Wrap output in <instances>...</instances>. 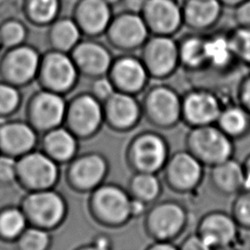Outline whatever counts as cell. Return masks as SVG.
Segmentation results:
<instances>
[{"mask_svg": "<svg viewBox=\"0 0 250 250\" xmlns=\"http://www.w3.org/2000/svg\"><path fill=\"white\" fill-rule=\"evenodd\" d=\"M131 200L127 188L113 183H104L89 193L88 211L99 225L117 229L132 220Z\"/></svg>", "mask_w": 250, "mask_h": 250, "instance_id": "6da1fadb", "label": "cell"}, {"mask_svg": "<svg viewBox=\"0 0 250 250\" xmlns=\"http://www.w3.org/2000/svg\"><path fill=\"white\" fill-rule=\"evenodd\" d=\"M186 149L204 166L212 167L233 157V140L216 124L190 127L186 136Z\"/></svg>", "mask_w": 250, "mask_h": 250, "instance_id": "7a4b0ae2", "label": "cell"}, {"mask_svg": "<svg viewBox=\"0 0 250 250\" xmlns=\"http://www.w3.org/2000/svg\"><path fill=\"white\" fill-rule=\"evenodd\" d=\"M170 154L166 138L158 132L146 130L130 140L125 156L133 172L158 174L164 168Z\"/></svg>", "mask_w": 250, "mask_h": 250, "instance_id": "3957f363", "label": "cell"}, {"mask_svg": "<svg viewBox=\"0 0 250 250\" xmlns=\"http://www.w3.org/2000/svg\"><path fill=\"white\" fill-rule=\"evenodd\" d=\"M143 218L145 231L152 240L174 241L186 229L188 212L182 202L167 199L149 205Z\"/></svg>", "mask_w": 250, "mask_h": 250, "instance_id": "277c9868", "label": "cell"}, {"mask_svg": "<svg viewBox=\"0 0 250 250\" xmlns=\"http://www.w3.org/2000/svg\"><path fill=\"white\" fill-rule=\"evenodd\" d=\"M141 104L143 116L156 128L170 129L182 121V97L170 86H152Z\"/></svg>", "mask_w": 250, "mask_h": 250, "instance_id": "5b68a950", "label": "cell"}, {"mask_svg": "<svg viewBox=\"0 0 250 250\" xmlns=\"http://www.w3.org/2000/svg\"><path fill=\"white\" fill-rule=\"evenodd\" d=\"M64 124L79 140L93 138L104 124L103 103L90 92L74 96L67 103Z\"/></svg>", "mask_w": 250, "mask_h": 250, "instance_id": "8992f818", "label": "cell"}, {"mask_svg": "<svg viewBox=\"0 0 250 250\" xmlns=\"http://www.w3.org/2000/svg\"><path fill=\"white\" fill-rule=\"evenodd\" d=\"M108 171L109 163L103 153L83 152L67 163L66 182L76 192L90 193L104 183Z\"/></svg>", "mask_w": 250, "mask_h": 250, "instance_id": "52a82bcc", "label": "cell"}, {"mask_svg": "<svg viewBox=\"0 0 250 250\" xmlns=\"http://www.w3.org/2000/svg\"><path fill=\"white\" fill-rule=\"evenodd\" d=\"M23 212L36 226L54 229L61 226L67 216V202L62 193L53 188L35 190L23 201Z\"/></svg>", "mask_w": 250, "mask_h": 250, "instance_id": "ba28073f", "label": "cell"}, {"mask_svg": "<svg viewBox=\"0 0 250 250\" xmlns=\"http://www.w3.org/2000/svg\"><path fill=\"white\" fill-rule=\"evenodd\" d=\"M204 165L187 149L170 154L164 168L163 180L167 187L179 193L190 192L201 184Z\"/></svg>", "mask_w": 250, "mask_h": 250, "instance_id": "9c48e42d", "label": "cell"}, {"mask_svg": "<svg viewBox=\"0 0 250 250\" xmlns=\"http://www.w3.org/2000/svg\"><path fill=\"white\" fill-rule=\"evenodd\" d=\"M142 48L141 59L152 78H167L180 64L179 43L170 35H153Z\"/></svg>", "mask_w": 250, "mask_h": 250, "instance_id": "30bf717a", "label": "cell"}, {"mask_svg": "<svg viewBox=\"0 0 250 250\" xmlns=\"http://www.w3.org/2000/svg\"><path fill=\"white\" fill-rule=\"evenodd\" d=\"M149 33L141 14L124 11L113 16L104 34L112 47L130 52L142 48L149 38Z\"/></svg>", "mask_w": 250, "mask_h": 250, "instance_id": "8fae6325", "label": "cell"}, {"mask_svg": "<svg viewBox=\"0 0 250 250\" xmlns=\"http://www.w3.org/2000/svg\"><path fill=\"white\" fill-rule=\"evenodd\" d=\"M17 172L26 187L35 190L53 188L60 179L59 163L45 152H27L17 162Z\"/></svg>", "mask_w": 250, "mask_h": 250, "instance_id": "7c38bea8", "label": "cell"}, {"mask_svg": "<svg viewBox=\"0 0 250 250\" xmlns=\"http://www.w3.org/2000/svg\"><path fill=\"white\" fill-rule=\"evenodd\" d=\"M104 124L115 132L125 133L138 126L143 117L142 104L136 95L115 91L103 103Z\"/></svg>", "mask_w": 250, "mask_h": 250, "instance_id": "4fadbf2b", "label": "cell"}, {"mask_svg": "<svg viewBox=\"0 0 250 250\" xmlns=\"http://www.w3.org/2000/svg\"><path fill=\"white\" fill-rule=\"evenodd\" d=\"M223 106L212 91L191 90L182 97V121L190 127L216 124Z\"/></svg>", "mask_w": 250, "mask_h": 250, "instance_id": "5bb4252c", "label": "cell"}, {"mask_svg": "<svg viewBox=\"0 0 250 250\" xmlns=\"http://www.w3.org/2000/svg\"><path fill=\"white\" fill-rule=\"evenodd\" d=\"M70 56L80 75L92 79L107 75L114 60L108 48L94 39L81 40Z\"/></svg>", "mask_w": 250, "mask_h": 250, "instance_id": "9a60e30c", "label": "cell"}, {"mask_svg": "<svg viewBox=\"0 0 250 250\" xmlns=\"http://www.w3.org/2000/svg\"><path fill=\"white\" fill-rule=\"evenodd\" d=\"M239 226L230 213L210 211L199 220L196 232L215 250L230 246L239 233Z\"/></svg>", "mask_w": 250, "mask_h": 250, "instance_id": "2e32d148", "label": "cell"}, {"mask_svg": "<svg viewBox=\"0 0 250 250\" xmlns=\"http://www.w3.org/2000/svg\"><path fill=\"white\" fill-rule=\"evenodd\" d=\"M141 15L154 35L172 36L184 24L183 9L177 0H147Z\"/></svg>", "mask_w": 250, "mask_h": 250, "instance_id": "e0dca14e", "label": "cell"}, {"mask_svg": "<svg viewBox=\"0 0 250 250\" xmlns=\"http://www.w3.org/2000/svg\"><path fill=\"white\" fill-rule=\"evenodd\" d=\"M42 74L49 90L62 95L75 87L80 75L71 56L57 50L46 56Z\"/></svg>", "mask_w": 250, "mask_h": 250, "instance_id": "ac0fdd59", "label": "cell"}, {"mask_svg": "<svg viewBox=\"0 0 250 250\" xmlns=\"http://www.w3.org/2000/svg\"><path fill=\"white\" fill-rule=\"evenodd\" d=\"M107 75L117 91L133 95L143 92L150 78L142 59L132 55L113 60Z\"/></svg>", "mask_w": 250, "mask_h": 250, "instance_id": "d6986e66", "label": "cell"}, {"mask_svg": "<svg viewBox=\"0 0 250 250\" xmlns=\"http://www.w3.org/2000/svg\"><path fill=\"white\" fill-rule=\"evenodd\" d=\"M66 107L67 102L62 94L43 91L31 103L30 118L34 126L47 132L64 123Z\"/></svg>", "mask_w": 250, "mask_h": 250, "instance_id": "ffe728a7", "label": "cell"}, {"mask_svg": "<svg viewBox=\"0 0 250 250\" xmlns=\"http://www.w3.org/2000/svg\"><path fill=\"white\" fill-rule=\"evenodd\" d=\"M111 7L104 0H79L73 20L83 34L97 37L105 33L113 18Z\"/></svg>", "mask_w": 250, "mask_h": 250, "instance_id": "44dd1931", "label": "cell"}, {"mask_svg": "<svg viewBox=\"0 0 250 250\" xmlns=\"http://www.w3.org/2000/svg\"><path fill=\"white\" fill-rule=\"evenodd\" d=\"M209 181L223 195H235L243 190L244 169L242 162L230 157L210 167Z\"/></svg>", "mask_w": 250, "mask_h": 250, "instance_id": "7402d4cb", "label": "cell"}, {"mask_svg": "<svg viewBox=\"0 0 250 250\" xmlns=\"http://www.w3.org/2000/svg\"><path fill=\"white\" fill-rule=\"evenodd\" d=\"M42 144L45 153L59 164L68 163L78 154L79 139L65 126L47 131Z\"/></svg>", "mask_w": 250, "mask_h": 250, "instance_id": "603a6c76", "label": "cell"}, {"mask_svg": "<svg viewBox=\"0 0 250 250\" xmlns=\"http://www.w3.org/2000/svg\"><path fill=\"white\" fill-rule=\"evenodd\" d=\"M34 129L22 122H12L0 127V147L9 155H21L29 152L36 145Z\"/></svg>", "mask_w": 250, "mask_h": 250, "instance_id": "cb8c5ba5", "label": "cell"}, {"mask_svg": "<svg viewBox=\"0 0 250 250\" xmlns=\"http://www.w3.org/2000/svg\"><path fill=\"white\" fill-rule=\"evenodd\" d=\"M223 7L219 0H186L182 6L184 23L194 30L208 29L219 21Z\"/></svg>", "mask_w": 250, "mask_h": 250, "instance_id": "d4e9b609", "label": "cell"}, {"mask_svg": "<svg viewBox=\"0 0 250 250\" xmlns=\"http://www.w3.org/2000/svg\"><path fill=\"white\" fill-rule=\"evenodd\" d=\"M39 56L30 47H19L9 56L7 71L16 83H25L31 80L39 68Z\"/></svg>", "mask_w": 250, "mask_h": 250, "instance_id": "484cf974", "label": "cell"}, {"mask_svg": "<svg viewBox=\"0 0 250 250\" xmlns=\"http://www.w3.org/2000/svg\"><path fill=\"white\" fill-rule=\"evenodd\" d=\"M216 125L233 141L250 133V112L240 104L224 105Z\"/></svg>", "mask_w": 250, "mask_h": 250, "instance_id": "4316f807", "label": "cell"}, {"mask_svg": "<svg viewBox=\"0 0 250 250\" xmlns=\"http://www.w3.org/2000/svg\"><path fill=\"white\" fill-rule=\"evenodd\" d=\"M126 188L132 198L151 205L160 197L163 186L155 173L134 172L128 181Z\"/></svg>", "mask_w": 250, "mask_h": 250, "instance_id": "83f0119b", "label": "cell"}, {"mask_svg": "<svg viewBox=\"0 0 250 250\" xmlns=\"http://www.w3.org/2000/svg\"><path fill=\"white\" fill-rule=\"evenodd\" d=\"M206 65L216 69L229 68L233 61H236L229 34H216L205 37Z\"/></svg>", "mask_w": 250, "mask_h": 250, "instance_id": "f1b7e54d", "label": "cell"}, {"mask_svg": "<svg viewBox=\"0 0 250 250\" xmlns=\"http://www.w3.org/2000/svg\"><path fill=\"white\" fill-rule=\"evenodd\" d=\"M82 31L73 19L59 20L51 30V39L57 51L68 53L82 40Z\"/></svg>", "mask_w": 250, "mask_h": 250, "instance_id": "f546056e", "label": "cell"}, {"mask_svg": "<svg viewBox=\"0 0 250 250\" xmlns=\"http://www.w3.org/2000/svg\"><path fill=\"white\" fill-rule=\"evenodd\" d=\"M205 37L189 35L179 43L180 63L188 69H198L206 65Z\"/></svg>", "mask_w": 250, "mask_h": 250, "instance_id": "4dcf8cb0", "label": "cell"}, {"mask_svg": "<svg viewBox=\"0 0 250 250\" xmlns=\"http://www.w3.org/2000/svg\"><path fill=\"white\" fill-rule=\"evenodd\" d=\"M25 213L17 208H9L0 213V233L8 239L20 236L26 229Z\"/></svg>", "mask_w": 250, "mask_h": 250, "instance_id": "1f68e13d", "label": "cell"}, {"mask_svg": "<svg viewBox=\"0 0 250 250\" xmlns=\"http://www.w3.org/2000/svg\"><path fill=\"white\" fill-rule=\"evenodd\" d=\"M51 244V235L48 229L32 227L25 229L20 235L19 245L21 250H48Z\"/></svg>", "mask_w": 250, "mask_h": 250, "instance_id": "d6a6232c", "label": "cell"}, {"mask_svg": "<svg viewBox=\"0 0 250 250\" xmlns=\"http://www.w3.org/2000/svg\"><path fill=\"white\" fill-rule=\"evenodd\" d=\"M234 196L230 214L239 228L250 230V189H243Z\"/></svg>", "mask_w": 250, "mask_h": 250, "instance_id": "836d02e7", "label": "cell"}, {"mask_svg": "<svg viewBox=\"0 0 250 250\" xmlns=\"http://www.w3.org/2000/svg\"><path fill=\"white\" fill-rule=\"evenodd\" d=\"M229 38L236 61L250 67V28L236 27Z\"/></svg>", "mask_w": 250, "mask_h": 250, "instance_id": "e575fe53", "label": "cell"}, {"mask_svg": "<svg viewBox=\"0 0 250 250\" xmlns=\"http://www.w3.org/2000/svg\"><path fill=\"white\" fill-rule=\"evenodd\" d=\"M60 0H31L30 12L35 21L46 23L53 21L60 12Z\"/></svg>", "mask_w": 250, "mask_h": 250, "instance_id": "d590c367", "label": "cell"}, {"mask_svg": "<svg viewBox=\"0 0 250 250\" xmlns=\"http://www.w3.org/2000/svg\"><path fill=\"white\" fill-rule=\"evenodd\" d=\"M20 104V93L12 85L0 84V114L14 111Z\"/></svg>", "mask_w": 250, "mask_h": 250, "instance_id": "8d00e7d4", "label": "cell"}, {"mask_svg": "<svg viewBox=\"0 0 250 250\" xmlns=\"http://www.w3.org/2000/svg\"><path fill=\"white\" fill-rule=\"evenodd\" d=\"M0 37L7 46L19 45L25 38V28L18 21L7 22L1 30Z\"/></svg>", "mask_w": 250, "mask_h": 250, "instance_id": "74e56055", "label": "cell"}, {"mask_svg": "<svg viewBox=\"0 0 250 250\" xmlns=\"http://www.w3.org/2000/svg\"><path fill=\"white\" fill-rule=\"evenodd\" d=\"M116 90L114 84L112 83L111 79L108 75L97 77L93 79V82L91 84L90 93L97 98L99 101L104 103L106 101Z\"/></svg>", "mask_w": 250, "mask_h": 250, "instance_id": "f35d334b", "label": "cell"}, {"mask_svg": "<svg viewBox=\"0 0 250 250\" xmlns=\"http://www.w3.org/2000/svg\"><path fill=\"white\" fill-rule=\"evenodd\" d=\"M179 250H215L196 231L188 234L181 244Z\"/></svg>", "mask_w": 250, "mask_h": 250, "instance_id": "ab89813d", "label": "cell"}, {"mask_svg": "<svg viewBox=\"0 0 250 250\" xmlns=\"http://www.w3.org/2000/svg\"><path fill=\"white\" fill-rule=\"evenodd\" d=\"M17 175V161L12 155L0 156V180L10 182L14 180Z\"/></svg>", "mask_w": 250, "mask_h": 250, "instance_id": "60d3db41", "label": "cell"}, {"mask_svg": "<svg viewBox=\"0 0 250 250\" xmlns=\"http://www.w3.org/2000/svg\"><path fill=\"white\" fill-rule=\"evenodd\" d=\"M233 20L237 27L250 28V0H245L233 8Z\"/></svg>", "mask_w": 250, "mask_h": 250, "instance_id": "b9f144b4", "label": "cell"}, {"mask_svg": "<svg viewBox=\"0 0 250 250\" xmlns=\"http://www.w3.org/2000/svg\"><path fill=\"white\" fill-rule=\"evenodd\" d=\"M74 250H112V243L107 235L99 234L90 242L82 244Z\"/></svg>", "mask_w": 250, "mask_h": 250, "instance_id": "7bdbcfd3", "label": "cell"}, {"mask_svg": "<svg viewBox=\"0 0 250 250\" xmlns=\"http://www.w3.org/2000/svg\"><path fill=\"white\" fill-rule=\"evenodd\" d=\"M238 104L250 112V74L247 75L238 87Z\"/></svg>", "mask_w": 250, "mask_h": 250, "instance_id": "ee69618b", "label": "cell"}, {"mask_svg": "<svg viewBox=\"0 0 250 250\" xmlns=\"http://www.w3.org/2000/svg\"><path fill=\"white\" fill-rule=\"evenodd\" d=\"M147 0H121L124 10L131 13L142 14Z\"/></svg>", "mask_w": 250, "mask_h": 250, "instance_id": "f6af8a7d", "label": "cell"}, {"mask_svg": "<svg viewBox=\"0 0 250 250\" xmlns=\"http://www.w3.org/2000/svg\"><path fill=\"white\" fill-rule=\"evenodd\" d=\"M149 205L146 204L145 202L132 198L131 200V216L132 219L135 218H141L144 217V215L146 214V210L148 209Z\"/></svg>", "mask_w": 250, "mask_h": 250, "instance_id": "bcb514c9", "label": "cell"}, {"mask_svg": "<svg viewBox=\"0 0 250 250\" xmlns=\"http://www.w3.org/2000/svg\"><path fill=\"white\" fill-rule=\"evenodd\" d=\"M145 250H179V246L175 245L173 241L153 240Z\"/></svg>", "mask_w": 250, "mask_h": 250, "instance_id": "7dc6e473", "label": "cell"}, {"mask_svg": "<svg viewBox=\"0 0 250 250\" xmlns=\"http://www.w3.org/2000/svg\"><path fill=\"white\" fill-rule=\"evenodd\" d=\"M244 169V186L243 189H250V153L242 162Z\"/></svg>", "mask_w": 250, "mask_h": 250, "instance_id": "c3c4849f", "label": "cell"}, {"mask_svg": "<svg viewBox=\"0 0 250 250\" xmlns=\"http://www.w3.org/2000/svg\"><path fill=\"white\" fill-rule=\"evenodd\" d=\"M219 1L222 3L223 6L234 8V7H236L237 5H239L240 3H242L245 0H219Z\"/></svg>", "mask_w": 250, "mask_h": 250, "instance_id": "681fc988", "label": "cell"}, {"mask_svg": "<svg viewBox=\"0 0 250 250\" xmlns=\"http://www.w3.org/2000/svg\"><path fill=\"white\" fill-rule=\"evenodd\" d=\"M105 2H107L110 6H113L115 4H118L119 2H121V0H104Z\"/></svg>", "mask_w": 250, "mask_h": 250, "instance_id": "f907efd6", "label": "cell"}, {"mask_svg": "<svg viewBox=\"0 0 250 250\" xmlns=\"http://www.w3.org/2000/svg\"><path fill=\"white\" fill-rule=\"evenodd\" d=\"M0 41H1V37H0Z\"/></svg>", "mask_w": 250, "mask_h": 250, "instance_id": "816d5d0a", "label": "cell"}]
</instances>
